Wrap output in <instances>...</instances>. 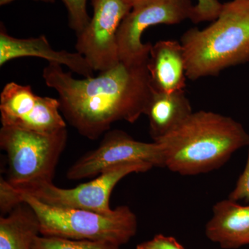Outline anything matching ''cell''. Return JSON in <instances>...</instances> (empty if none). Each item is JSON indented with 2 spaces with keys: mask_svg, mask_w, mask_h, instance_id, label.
<instances>
[{
  "mask_svg": "<svg viewBox=\"0 0 249 249\" xmlns=\"http://www.w3.org/2000/svg\"><path fill=\"white\" fill-rule=\"evenodd\" d=\"M148 58L120 61L97 77L76 79L62 65L49 63L42 77L59 95L60 111L73 128L85 138L96 140L111 124H134L145 113L152 93Z\"/></svg>",
  "mask_w": 249,
  "mask_h": 249,
  "instance_id": "6da1fadb",
  "label": "cell"
},
{
  "mask_svg": "<svg viewBox=\"0 0 249 249\" xmlns=\"http://www.w3.org/2000/svg\"><path fill=\"white\" fill-rule=\"evenodd\" d=\"M165 168L181 175H200L220 168L242 147L249 134L232 118L213 111L193 112L181 125L158 142Z\"/></svg>",
  "mask_w": 249,
  "mask_h": 249,
  "instance_id": "7a4b0ae2",
  "label": "cell"
},
{
  "mask_svg": "<svg viewBox=\"0 0 249 249\" xmlns=\"http://www.w3.org/2000/svg\"><path fill=\"white\" fill-rule=\"evenodd\" d=\"M187 78L217 76L249 61V0L223 4L220 14L203 30L191 28L181 36Z\"/></svg>",
  "mask_w": 249,
  "mask_h": 249,
  "instance_id": "3957f363",
  "label": "cell"
},
{
  "mask_svg": "<svg viewBox=\"0 0 249 249\" xmlns=\"http://www.w3.org/2000/svg\"><path fill=\"white\" fill-rule=\"evenodd\" d=\"M12 188L16 204L27 203L37 214L40 221L41 235L101 241L121 247L137 235L138 219L127 206H118L110 214L56 207L21 193L13 186Z\"/></svg>",
  "mask_w": 249,
  "mask_h": 249,
  "instance_id": "277c9868",
  "label": "cell"
},
{
  "mask_svg": "<svg viewBox=\"0 0 249 249\" xmlns=\"http://www.w3.org/2000/svg\"><path fill=\"white\" fill-rule=\"evenodd\" d=\"M67 142V128L45 134L1 126L0 147L7 157L6 181L16 188L53 182Z\"/></svg>",
  "mask_w": 249,
  "mask_h": 249,
  "instance_id": "5b68a950",
  "label": "cell"
},
{
  "mask_svg": "<svg viewBox=\"0 0 249 249\" xmlns=\"http://www.w3.org/2000/svg\"><path fill=\"white\" fill-rule=\"evenodd\" d=\"M153 168L144 162L123 163L103 170L89 182L74 188H62L53 182H45L15 188L50 206L110 214L114 211L109 204L110 196L118 183L130 174L146 173Z\"/></svg>",
  "mask_w": 249,
  "mask_h": 249,
  "instance_id": "8992f818",
  "label": "cell"
},
{
  "mask_svg": "<svg viewBox=\"0 0 249 249\" xmlns=\"http://www.w3.org/2000/svg\"><path fill=\"white\" fill-rule=\"evenodd\" d=\"M93 13L89 25L77 36V52L94 71L104 72L120 62L117 34L132 9L127 0H91Z\"/></svg>",
  "mask_w": 249,
  "mask_h": 249,
  "instance_id": "52a82bcc",
  "label": "cell"
},
{
  "mask_svg": "<svg viewBox=\"0 0 249 249\" xmlns=\"http://www.w3.org/2000/svg\"><path fill=\"white\" fill-rule=\"evenodd\" d=\"M136 162L165 168L163 147L157 142H139L116 129L106 132L97 148L77 160L67 171V178L70 180L93 178L114 165Z\"/></svg>",
  "mask_w": 249,
  "mask_h": 249,
  "instance_id": "ba28073f",
  "label": "cell"
},
{
  "mask_svg": "<svg viewBox=\"0 0 249 249\" xmlns=\"http://www.w3.org/2000/svg\"><path fill=\"white\" fill-rule=\"evenodd\" d=\"M194 5L191 0H150L132 8L117 34L120 61L143 60L150 56L152 44L142 43L147 28L157 24H177L191 19Z\"/></svg>",
  "mask_w": 249,
  "mask_h": 249,
  "instance_id": "9c48e42d",
  "label": "cell"
},
{
  "mask_svg": "<svg viewBox=\"0 0 249 249\" xmlns=\"http://www.w3.org/2000/svg\"><path fill=\"white\" fill-rule=\"evenodd\" d=\"M22 57H37L49 63L65 65L77 74L85 78L93 77L94 71L83 55L52 48L45 36L30 38H17L9 35L1 26L0 30V65Z\"/></svg>",
  "mask_w": 249,
  "mask_h": 249,
  "instance_id": "30bf717a",
  "label": "cell"
},
{
  "mask_svg": "<svg viewBox=\"0 0 249 249\" xmlns=\"http://www.w3.org/2000/svg\"><path fill=\"white\" fill-rule=\"evenodd\" d=\"M147 69L155 91L163 93L184 91L186 62L181 42L161 40L152 45Z\"/></svg>",
  "mask_w": 249,
  "mask_h": 249,
  "instance_id": "8fae6325",
  "label": "cell"
},
{
  "mask_svg": "<svg viewBox=\"0 0 249 249\" xmlns=\"http://www.w3.org/2000/svg\"><path fill=\"white\" fill-rule=\"evenodd\" d=\"M205 233L211 242L224 249H237L249 245V206H241L230 199L219 201Z\"/></svg>",
  "mask_w": 249,
  "mask_h": 249,
  "instance_id": "7c38bea8",
  "label": "cell"
},
{
  "mask_svg": "<svg viewBox=\"0 0 249 249\" xmlns=\"http://www.w3.org/2000/svg\"><path fill=\"white\" fill-rule=\"evenodd\" d=\"M43 98L37 96L29 85L11 82L0 95V113L2 126L35 131L45 116Z\"/></svg>",
  "mask_w": 249,
  "mask_h": 249,
  "instance_id": "4fadbf2b",
  "label": "cell"
},
{
  "mask_svg": "<svg viewBox=\"0 0 249 249\" xmlns=\"http://www.w3.org/2000/svg\"><path fill=\"white\" fill-rule=\"evenodd\" d=\"M191 103L184 91L173 93H152L144 114L150 124V134L154 142H158L193 114Z\"/></svg>",
  "mask_w": 249,
  "mask_h": 249,
  "instance_id": "5bb4252c",
  "label": "cell"
},
{
  "mask_svg": "<svg viewBox=\"0 0 249 249\" xmlns=\"http://www.w3.org/2000/svg\"><path fill=\"white\" fill-rule=\"evenodd\" d=\"M40 235L38 217L26 202L0 217V249H31Z\"/></svg>",
  "mask_w": 249,
  "mask_h": 249,
  "instance_id": "9a60e30c",
  "label": "cell"
},
{
  "mask_svg": "<svg viewBox=\"0 0 249 249\" xmlns=\"http://www.w3.org/2000/svg\"><path fill=\"white\" fill-rule=\"evenodd\" d=\"M31 249H121V246L101 241L78 240L40 235Z\"/></svg>",
  "mask_w": 249,
  "mask_h": 249,
  "instance_id": "2e32d148",
  "label": "cell"
},
{
  "mask_svg": "<svg viewBox=\"0 0 249 249\" xmlns=\"http://www.w3.org/2000/svg\"><path fill=\"white\" fill-rule=\"evenodd\" d=\"M68 12L69 25L78 36L89 25L91 18L87 9L88 0H62Z\"/></svg>",
  "mask_w": 249,
  "mask_h": 249,
  "instance_id": "e0dca14e",
  "label": "cell"
},
{
  "mask_svg": "<svg viewBox=\"0 0 249 249\" xmlns=\"http://www.w3.org/2000/svg\"><path fill=\"white\" fill-rule=\"evenodd\" d=\"M223 4L218 0H197L193 8L191 20L193 23L214 21L220 14Z\"/></svg>",
  "mask_w": 249,
  "mask_h": 249,
  "instance_id": "ac0fdd59",
  "label": "cell"
},
{
  "mask_svg": "<svg viewBox=\"0 0 249 249\" xmlns=\"http://www.w3.org/2000/svg\"><path fill=\"white\" fill-rule=\"evenodd\" d=\"M248 157L243 173L240 175L233 191L229 195V199L236 201L249 202V145Z\"/></svg>",
  "mask_w": 249,
  "mask_h": 249,
  "instance_id": "d6986e66",
  "label": "cell"
},
{
  "mask_svg": "<svg viewBox=\"0 0 249 249\" xmlns=\"http://www.w3.org/2000/svg\"><path fill=\"white\" fill-rule=\"evenodd\" d=\"M136 249H185L176 239L157 234L151 240L139 244Z\"/></svg>",
  "mask_w": 249,
  "mask_h": 249,
  "instance_id": "ffe728a7",
  "label": "cell"
},
{
  "mask_svg": "<svg viewBox=\"0 0 249 249\" xmlns=\"http://www.w3.org/2000/svg\"><path fill=\"white\" fill-rule=\"evenodd\" d=\"M15 0H0V5L1 6H4V5L9 4V3L12 2ZM37 1H44V2L47 3H53L55 1V0H37Z\"/></svg>",
  "mask_w": 249,
  "mask_h": 249,
  "instance_id": "44dd1931",
  "label": "cell"
},
{
  "mask_svg": "<svg viewBox=\"0 0 249 249\" xmlns=\"http://www.w3.org/2000/svg\"><path fill=\"white\" fill-rule=\"evenodd\" d=\"M129 4H131L132 7L137 5L142 4V3L146 2V1H150V0H127Z\"/></svg>",
  "mask_w": 249,
  "mask_h": 249,
  "instance_id": "7402d4cb",
  "label": "cell"
}]
</instances>
